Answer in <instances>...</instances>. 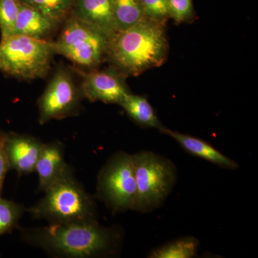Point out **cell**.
<instances>
[{
	"label": "cell",
	"instance_id": "1",
	"mask_svg": "<svg viewBox=\"0 0 258 258\" xmlns=\"http://www.w3.org/2000/svg\"><path fill=\"white\" fill-rule=\"evenodd\" d=\"M27 243L56 257L89 258L111 254L118 246V232L101 226L96 220L22 230Z\"/></svg>",
	"mask_w": 258,
	"mask_h": 258
},
{
	"label": "cell",
	"instance_id": "4",
	"mask_svg": "<svg viewBox=\"0 0 258 258\" xmlns=\"http://www.w3.org/2000/svg\"><path fill=\"white\" fill-rule=\"evenodd\" d=\"M55 53L51 42L14 34L1 39L0 71L23 80L45 77Z\"/></svg>",
	"mask_w": 258,
	"mask_h": 258
},
{
	"label": "cell",
	"instance_id": "8",
	"mask_svg": "<svg viewBox=\"0 0 258 258\" xmlns=\"http://www.w3.org/2000/svg\"><path fill=\"white\" fill-rule=\"evenodd\" d=\"M80 95L69 73L66 69L57 70L37 103L40 124L76 114Z\"/></svg>",
	"mask_w": 258,
	"mask_h": 258
},
{
	"label": "cell",
	"instance_id": "2",
	"mask_svg": "<svg viewBox=\"0 0 258 258\" xmlns=\"http://www.w3.org/2000/svg\"><path fill=\"white\" fill-rule=\"evenodd\" d=\"M168 54L164 23L145 18L109 37L108 53L120 72L137 76L164 63Z\"/></svg>",
	"mask_w": 258,
	"mask_h": 258
},
{
	"label": "cell",
	"instance_id": "16",
	"mask_svg": "<svg viewBox=\"0 0 258 258\" xmlns=\"http://www.w3.org/2000/svg\"><path fill=\"white\" fill-rule=\"evenodd\" d=\"M112 4L117 31L132 28L146 18L140 0H112Z\"/></svg>",
	"mask_w": 258,
	"mask_h": 258
},
{
	"label": "cell",
	"instance_id": "9",
	"mask_svg": "<svg viewBox=\"0 0 258 258\" xmlns=\"http://www.w3.org/2000/svg\"><path fill=\"white\" fill-rule=\"evenodd\" d=\"M81 93L90 101L119 104L130 93L124 78L116 69L83 73Z\"/></svg>",
	"mask_w": 258,
	"mask_h": 258
},
{
	"label": "cell",
	"instance_id": "14",
	"mask_svg": "<svg viewBox=\"0 0 258 258\" xmlns=\"http://www.w3.org/2000/svg\"><path fill=\"white\" fill-rule=\"evenodd\" d=\"M56 24L57 23L52 19L38 10L22 3L15 24L14 34L44 39L52 32Z\"/></svg>",
	"mask_w": 258,
	"mask_h": 258
},
{
	"label": "cell",
	"instance_id": "3",
	"mask_svg": "<svg viewBox=\"0 0 258 258\" xmlns=\"http://www.w3.org/2000/svg\"><path fill=\"white\" fill-rule=\"evenodd\" d=\"M45 196L28 211L49 224L96 220V207L73 172L57 180L44 191Z\"/></svg>",
	"mask_w": 258,
	"mask_h": 258
},
{
	"label": "cell",
	"instance_id": "5",
	"mask_svg": "<svg viewBox=\"0 0 258 258\" xmlns=\"http://www.w3.org/2000/svg\"><path fill=\"white\" fill-rule=\"evenodd\" d=\"M137 184L134 210L147 212L158 208L176 181L175 166L166 158L151 152L132 155Z\"/></svg>",
	"mask_w": 258,
	"mask_h": 258
},
{
	"label": "cell",
	"instance_id": "11",
	"mask_svg": "<svg viewBox=\"0 0 258 258\" xmlns=\"http://www.w3.org/2000/svg\"><path fill=\"white\" fill-rule=\"evenodd\" d=\"M35 171L39 179V189L44 191L52 183L72 172L64 159V146L55 142L44 144Z\"/></svg>",
	"mask_w": 258,
	"mask_h": 258
},
{
	"label": "cell",
	"instance_id": "15",
	"mask_svg": "<svg viewBox=\"0 0 258 258\" xmlns=\"http://www.w3.org/2000/svg\"><path fill=\"white\" fill-rule=\"evenodd\" d=\"M127 114L138 124L160 130L163 125L147 98L129 93L119 103Z\"/></svg>",
	"mask_w": 258,
	"mask_h": 258
},
{
	"label": "cell",
	"instance_id": "23",
	"mask_svg": "<svg viewBox=\"0 0 258 258\" xmlns=\"http://www.w3.org/2000/svg\"><path fill=\"white\" fill-rule=\"evenodd\" d=\"M5 139H6V134L0 132V196H1L5 176L8 171L11 169L8 155L5 151Z\"/></svg>",
	"mask_w": 258,
	"mask_h": 258
},
{
	"label": "cell",
	"instance_id": "20",
	"mask_svg": "<svg viewBox=\"0 0 258 258\" xmlns=\"http://www.w3.org/2000/svg\"><path fill=\"white\" fill-rule=\"evenodd\" d=\"M20 0H0V31L2 39L13 35L19 12Z\"/></svg>",
	"mask_w": 258,
	"mask_h": 258
},
{
	"label": "cell",
	"instance_id": "7",
	"mask_svg": "<svg viewBox=\"0 0 258 258\" xmlns=\"http://www.w3.org/2000/svg\"><path fill=\"white\" fill-rule=\"evenodd\" d=\"M96 194L113 212L134 210L137 184L132 155L120 152L108 159L98 174Z\"/></svg>",
	"mask_w": 258,
	"mask_h": 258
},
{
	"label": "cell",
	"instance_id": "13",
	"mask_svg": "<svg viewBox=\"0 0 258 258\" xmlns=\"http://www.w3.org/2000/svg\"><path fill=\"white\" fill-rule=\"evenodd\" d=\"M159 131L161 133L174 139L186 152L192 154L195 157L210 161L212 164L224 169H235L238 167V164L236 161L226 157L220 151L217 150L205 141L187 134L174 132L164 126Z\"/></svg>",
	"mask_w": 258,
	"mask_h": 258
},
{
	"label": "cell",
	"instance_id": "21",
	"mask_svg": "<svg viewBox=\"0 0 258 258\" xmlns=\"http://www.w3.org/2000/svg\"><path fill=\"white\" fill-rule=\"evenodd\" d=\"M169 18L177 23L188 21L195 16L192 0H166Z\"/></svg>",
	"mask_w": 258,
	"mask_h": 258
},
{
	"label": "cell",
	"instance_id": "10",
	"mask_svg": "<svg viewBox=\"0 0 258 258\" xmlns=\"http://www.w3.org/2000/svg\"><path fill=\"white\" fill-rule=\"evenodd\" d=\"M43 144L40 139L32 136L6 134L5 151L10 168L20 176L34 172Z\"/></svg>",
	"mask_w": 258,
	"mask_h": 258
},
{
	"label": "cell",
	"instance_id": "17",
	"mask_svg": "<svg viewBox=\"0 0 258 258\" xmlns=\"http://www.w3.org/2000/svg\"><path fill=\"white\" fill-rule=\"evenodd\" d=\"M199 241L193 237H186L164 244L149 254L151 258H190L198 252Z\"/></svg>",
	"mask_w": 258,
	"mask_h": 258
},
{
	"label": "cell",
	"instance_id": "22",
	"mask_svg": "<svg viewBox=\"0 0 258 258\" xmlns=\"http://www.w3.org/2000/svg\"><path fill=\"white\" fill-rule=\"evenodd\" d=\"M146 18L165 24L169 18L166 0H140Z\"/></svg>",
	"mask_w": 258,
	"mask_h": 258
},
{
	"label": "cell",
	"instance_id": "12",
	"mask_svg": "<svg viewBox=\"0 0 258 258\" xmlns=\"http://www.w3.org/2000/svg\"><path fill=\"white\" fill-rule=\"evenodd\" d=\"M74 17L96 27L108 36L117 31L112 0H76Z\"/></svg>",
	"mask_w": 258,
	"mask_h": 258
},
{
	"label": "cell",
	"instance_id": "19",
	"mask_svg": "<svg viewBox=\"0 0 258 258\" xmlns=\"http://www.w3.org/2000/svg\"><path fill=\"white\" fill-rule=\"evenodd\" d=\"M58 23L71 8L72 0H20Z\"/></svg>",
	"mask_w": 258,
	"mask_h": 258
},
{
	"label": "cell",
	"instance_id": "6",
	"mask_svg": "<svg viewBox=\"0 0 258 258\" xmlns=\"http://www.w3.org/2000/svg\"><path fill=\"white\" fill-rule=\"evenodd\" d=\"M109 36L96 27L73 17L68 20L60 36L52 42L55 53L75 64L95 68L108 53Z\"/></svg>",
	"mask_w": 258,
	"mask_h": 258
},
{
	"label": "cell",
	"instance_id": "18",
	"mask_svg": "<svg viewBox=\"0 0 258 258\" xmlns=\"http://www.w3.org/2000/svg\"><path fill=\"white\" fill-rule=\"evenodd\" d=\"M25 210L21 205L0 196V236L9 233L18 227Z\"/></svg>",
	"mask_w": 258,
	"mask_h": 258
}]
</instances>
